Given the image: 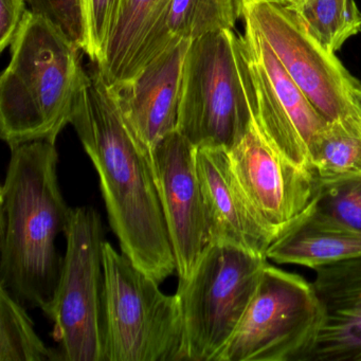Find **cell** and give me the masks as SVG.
<instances>
[{
    "label": "cell",
    "mask_w": 361,
    "mask_h": 361,
    "mask_svg": "<svg viewBox=\"0 0 361 361\" xmlns=\"http://www.w3.org/2000/svg\"><path fill=\"white\" fill-rule=\"evenodd\" d=\"M314 270L323 320L302 361H361V257Z\"/></svg>",
    "instance_id": "obj_15"
},
{
    "label": "cell",
    "mask_w": 361,
    "mask_h": 361,
    "mask_svg": "<svg viewBox=\"0 0 361 361\" xmlns=\"http://www.w3.org/2000/svg\"><path fill=\"white\" fill-rule=\"evenodd\" d=\"M210 244H228L266 257L276 236L257 214L221 147H196Z\"/></svg>",
    "instance_id": "obj_14"
},
{
    "label": "cell",
    "mask_w": 361,
    "mask_h": 361,
    "mask_svg": "<svg viewBox=\"0 0 361 361\" xmlns=\"http://www.w3.org/2000/svg\"><path fill=\"white\" fill-rule=\"evenodd\" d=\"M238 20L234 0H173L168 26L173 37L195 39L215 31L234 30Z\"/></svg>",
    "instance_id": "obj_21"
},
{
    "label": "cell",
    "mask_w": 361,
    "mask_h": 361,
    "mask_svg": "<svg viewBox=\"0 0 361 361\" xmlns=\"http://www.w3.org/2000/svg\"><path fill=\"white\" fill-rule=\"evenodd\" d=\"M33 14L49 20L82 51H88L86 0H26Z\"/></svg>",
    "instance_id": "obj_23"
},
{
    "label": "cell",
    "mask_w": 361,
    "mask_h": 361,
    "mask_svg": "<svg viewBox=\"0 0 361 361\" xmlns=\"http://www.w3.org/2000/svg\"><path fill=\"white\" fill-rule=\"evenodd\" d=\"M350 97L353 106L361 119V83L358 80L350 87Z\"/></svg>",
    "instance_id": "obj_26"
},
{
    "label": "cell",
    "mask_w": 361,
    "mask_h": 361,
    "mask_svg": "<svg viewBox=\"0 0 361 361\" xmlns=\"http://www.w3.org/2000/svg\"><path fill=\"white\" fill-rule=\"evenodd\" d=\"M240 18L257 29L291 79L327 121L361 130V119L350 97L357 80L312 35L297 12L284 4L252 3L245 6Z\"/></svg>",
    "instance_id": "obj_9"
},
{
    "label": "cell",
    "mask_w": 361,
    "mask_h": 361,
    "mask_svg": "<svg viewBox=\"0 0 361 361\" xmlns=\"http://www.w3.org/2000/svg\"><path fill=\"white\" fill-rule=\"evenodd\" d=\"M244 23L240 39L252 85L255 122L281 155L312 172L310 147L329 121L291 79L257 29L248 20Z\"/></svg>",
    "instance_id": "obj_10"
},
{
    "label": "cell",
    "mask_w": 361,
    "mask_h": 361,
    "mask_svg": "<svg viewBox=\"0 0 361 361\" xmlns=\"http://www.w3.org/2000/svg\"><path fill=\"white\" fill-rule=\"evenodd\" d=\"M51 320L64 361H105L104 228L90 207L73 209Z\"/></svg>",
    "instance_id": "obj_8"
},
{
    "label": "cell",
    "mask_w": 361,
    "mask_h": 361,
    "mask_svg": "<svg viewBox=\"0 0 361 361\" xmlns=\"http://www.w3.org/2000/svg\"><path fill=\"white\" fill-rule=\"evenodd\" d=\"M310 32L331 54L361 32V12L354 0H289Z\"/></svg>",
    "instance_id": "obj_19"
},
{
    "label": "cell",
    "mask_w": 361,
    "mask_h": 361,
    "mask_svg": "<svg viewBox=\"0 0 361 361\" xmlns=\"http://www.w3.org/2000/svg\"><path fill=\"white\" fill-rule=\"evenodd\" d=\"M289 0H234V4H235L236 12H238V18H240L242 16L243 9H244L245 6L248 5V4L252 3H276V4H287Z\"/></svg>",
    "instance_id": "obj_27"
},
{
    "label": "cell",
    "mask_w": 361,
    "mask_h": 361,
    "mask_svg": "<svg viewBox=\"0 0 361 361\" xmlns=\"http://www.w3.org/2000/svg\"><path fill=\"white\" fill-rule=\"evenodd\" d=\"M105 361L187 360L179 295L105 243Z\"/></svg>",
    "instance_id": "obj_5"
},
{
    "label": "cell",
    "mask_w": 361,
    "mask_h": 361,
    "mask_svg": "<svg viewBox=\"0 0 361 361\" xmlns=\"http://www.w3.org/2000/svg\"><path fill=\"white\" fill-rule=\"evenodd\" d=\"M255 121L242 39L232 29L192 39L185 54L177 130L195 147L231 151Z\"/></svg>",
    "instance_id": "obj_4"
},
{
    "label": "cell",
    "mask_w": 361,
    "mask_h": 361,
    "mask_svg": "<svg viewBox=\"0 0 361 361\" xmlns=\"http://www.w3.org/2000/svg\"><path fill=\"white\" fill-rule=\"evenodd\" d=\"M322 320L314 284L267 263L242 320L216 361H302Z\"/></svg>",
    "instance_id": "obj_7"
},
{
    "label": "cell",
    "mask_w": 361,
    "mask_h": 361,
    "mask_svg": "<svg viewBox=\"0 0 361 361\" xmlns=\"http://www.w3.org/2000/svg\"><path fill=\"white\" fill-rule=\"evenodd\" d=\"M173 0H122L117 23L98 65L105 81L119 87L134 79L172 43Z\"/></svg>",
    "instance_id": "obj_16"
},
{
    "label": "cell",
    "mask_w": 361,
    "mask_h": 361,
    "mask_svg": "<svg viewBox=\"0 0 361 361\" xmlns=\"http://www.w3.org/2000/svg\"><path fill=\"white\" fill-rule=\"evenodd\" d=\"M0 190V287L51 318L63 259L56 248L73 217L59 185L56 143L12 145Z\"/></svg>",
    "instance_id": "obj_2"
},
{
    "label": "cell",
    "mask_w": 361,
    "mask_h": 361,
    "mask_svg": "<svg viewBox=\"0 0 361 361\" xmlns=\"http://www.w3.org/2000/svg\"><path fill=\"white\" fill-rule=\"evenodd\" d=\"M122 0H86L88 26L87 56L92 63L102 61L117 23Z\"/></svg>",
    "instance_id": "obj_24"
},
{
    "label": "cell",
    "mask_w": 361,
    "mask_h": 361,
    "mask_svg": "<svg viewBox=\"0 0 361 361\" xmlns=\"http://www.w3.org/2000/svg\"><path fill=\"white\" fill-rule=\"evenodd\" d=\"M24 306L0 287V361L63 360L60 350L47 348L37 336Z\"/></svg>",
    "instance_id": "obj_20"
},
{
    "label": "cell",
    "mask_w": 361,
    "mask_h": 361,
    "mask_svg": "<svg viewBox=\"0 0 361 361\" xmlns=\"http://www.w3.org/2000/svg\"><path fill=\"white\" fill-rule=\"evenodd\" d=\"M310 166L321 183L361 175V130L329 122L310 147Z\"/></svg>",
    "instance_id": "obj_18"
},
{
    "label": "cell",
    "mask_w": 361,
    "mask_h": 361,
    "mask_svg": "<svg viewBox=\"0 0 361 361\" xmlns=\"http://www.w3.org/2000/svg\"><path fill=\"white\" fill-rule=\"evenodd\" d=\"M191 41L175 37L134 79L113 87L126 123L149 154L177 130L183 64Z\"/></svg>",
    "instance_id": "obj_13"
},
{
    "label": "cell",
    "mask_w": 361,
    "mask_h": 361,
    "mask_svg": "<svg viewBox=\"0 0 361 361\" xmlns=\"http://www.w3.org/2000/svg\"><path fill=\"white\" fill-rule=\"evenodd\" d=\"M98 172L122 252L158 283L176 270L151 154L126 123L115 90L94 63L71 123Z\"/></svg>",
    "instance_id": "obj_1"
},
{
    "label": "cell",
    "mask_w": 361,
    "mask_h": 361,
    "mask_svg": "<svg viewBox=\"0 0 361 361\" xmlns=\"http://www.w3.org/2000/svg\"><path fill=\"white\" fill-rule=\"evenodd\" d=\"M0 79V135L12 147L56 143L71 123L88 73L82 50L54 24L29 10L12 42Z\"/></svg>",
    "instance_id": "obj_3"
},
{
    "label": "cell",
    "mask_w": 361,
    "mask_h": 361,
    "mask_svg": "<svg viewBox=\"0 0 361 361\" xmlns=\"http://www.w3.org/2000/svg\"><path fill=\"white\" fill-rule=\"evenodd\" d=\"M26 0H0V50L11 46L26 16Z\"/></svg>",
    "instance_id": "obj_25"
},
{
    "label": "cell",
    "mask_w": 361,
    "mask_h": 361,
    "mask_svg": "<svg viewBox=\"0 0 361 361\" xmlns=\"http://www.w3.org/2000/svg\"><path fill=\"white\" fill-rule=\"evenodd\" d=\"M267 257L210 244L188 282L179 283L188 361H216L252 300Z\"/></svg>",
    "instance_id": "obj_6"
},
{
    "label": "cell",
    "mask_w": 361,
    "mask_h": 361,
    "mask_svg": "<svg viewBox=\"0 0 361 361\" xmlns=\"http://www.w3.org/2000/svg\"><path fill=\"white\" fill-rule=\"evenodd\" d=\"M228 152L240 187L276 238L310 209L318 185L314 173L281 155L255 121Z\"/></svg>",
    "instance_id": "obj_12"
},
{
    "label": "cell",
    "mask_w": 361,
    "mask_h": 361,
    "mask_svg": "<svg viewBox=\"0 0 361 361\" xmlns=\"http://www.w3.org/2000/svg\"><path fill=\"white\" fill-rule=\"evenodd\" d=\"M151 158L179 283H185L210 245L196 147L176 130L157 143Z\"/></svg>",
    "instance_id": "obj_11"
},
{
    "label": "cell",
    "mask_w": 361,
    "mask_h": 361,
    "mask_svg": "<svg viewBox=\"0 0 361 361\" xmlns=\"http://www.w3.org/2000/svg\"><path fill=\"white\" fill-rule=\"evenodd\" d=\"M314 202V200H312ZM361 257V233L317 214L314 204L268 247L266 257L276 264L316 269Z\"/></svg>",
    "instance_id": "obj_17"
},
{
    "label": "cell",
    "mask_w": 361,
    "mask_h": 361,
    "mask_svg": "<svg viewBox=\"0 0 361 361\" xmlns=\"http://www.w3.org/2000/svg\"><path fill=\"white\" fill-rule=\"evenodd\" d=\"M314 211L317 214L361 233V175L340 180H317Z\"/></svg>",
    "instance_id": "obj_22"
}]
</instances>
